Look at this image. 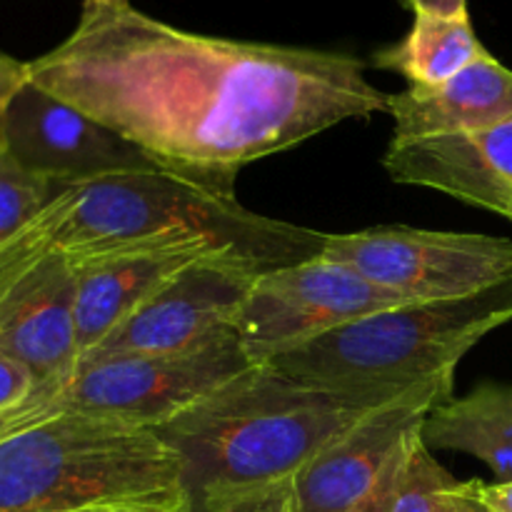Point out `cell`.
Listing matches in <instances>:
<instances>
[{"label":"cell","instance_id":"6da1fadb","mask_svg":"<svg viewBox=\"0 0 512 512\" xmlns=\"http://www.w3.org/2000/svg\"><path fill=\"white\" fill-rule=\"evenodd\" d=\"M28 78L168 173L230 190L245 165L390 105L355 55L190 33L133 5L83 8Z\"/></svg>","mask_w":512,"mask_h":512},{"label":"cell","instance_id":"7a4b0ae2","mask_svg":"<svg viewBox=\"0 0 512 512\" xmlns=\"http://www.w3.org/2000/svg\"><path fill=\"white\" fill-rule=\"evenodd\" d=\"M410 388H330L255 363L155 433L180 465L190 508L205 512L293 480L320 450Z\"/></svg>","mask_w":512,"mask_h":512},{"label":"cell","instance_id":"3957f363","mask_svg":"<svg viewBox=\"0 0 512 512\" xmlns=\"http://www.w3.org/2000/svg\"><path fill=\"white\" fill-rule=\"evenodd\" d=\"M45 210L53 253H63L73 265L205 243L268 273L315 258L328 238L253 213L238 203L235 190L168 170L63 188Z\"/></svg>","mask_w":512,"mask_h":512},{"label":"cell","instance_id":"277c9868","mask_svg":"<svg viewBox=\"0 0 512 512\" xmlns=\"http://www.w3.org/2000/svg\"><path fill=\"white\" fill-rule=\"evenodd\" d=\"M193 510L155 430L60 413L0 440V512Z\"/></svg>","mask_w":512,"mask_h":512},{"label":"cell","instance_id":"5b68a950","mask_svg":"<svg viewBox=\"0 0 512 512\" xmlns=\"http://www.w3.org/2000/svg\"><path fill=\"white\" fill-rule=\"evenodd\" d=\"M512 320V275L465 298L423 300L373 313L265 363L330 388H413L450 375Z\"/></svg>","mask_w":512,"mask_h":512},{"label":"cell","instance_id":"8992f818","mask_svg":"<svg viewBox=\"0 0 512 512\" xmlns=\"http://www.w3.org/2000/svg\"><path fill=\"white\" fill-rule=\"evenodd\" d=\"M255 365L238 333L175 355L80 360L43 398V420L60 413L158 430Z\"/></svg>","mask_w":512,"mask_h":512},{"label":"cell","instance_id":"52a82bcc","mask_svg":"<svg viewBox=\"0 0 512 512\" xmlns=\"http://www.w3.org/2000/svg\"><path fill=\"white\" fill-rule=\"evenodd\" d=\"M320 255L358 270L408 303L465 298L512 275V240L380 225L328 235Z\"/></svg>","mask_w":512,"mask_h":512},{"label":"cell","instance_id":"ba28073f","mask_svg":"<svg viewBox=\"0 0 512 512\" xmlns=\"http://www.w3.org/2000/svg\"><path fill=\"white\" fill-rule=\"evenodd\" d=\"M408 300L325 255L255 278L235 333L255 363Z\"/></svg>","mask_w":512,"mask_h":512},{"label":"cell","instance_id":"9c48e42d","mask_svg":"<svg viewBox=\"0 0 512 512\" xmlns=\"http://www.w3.org/2000/svg\"><path fill=\"white\" fill-rule=\"evenodd\" d=\"M453 385L455 373L413 385L320 450L293 478L295 512H380L405 448Z\"/></svg>","mask_w":512,"mask_h":512},{"label":"cell","instance_id":"30bf717a","mask_svg":"<svg viewBox=\"0 0 512 512\" xmlns=\"http://www.w3.org/2000/svg\"><path fill=\"white\" fill-rule=\"evenodd\" d=\"M0 150L25 173L58 188L163 170L138 145L30 80L0 118Z\"/></svg>","mask_w":512,"mask_h":512},{"label":"cell","instance_id":"8fae6325","mask_svg":"<svg viewBox=\"0 0 512 512\" xmlns=\"http://www.w3.org/2000/svg\"><path fill=\"white\" fill-rule=\"evenodd\" d=\"M258 275L260 270L243 258L205 255L165 283L80 360L190 353L233 335Z\"/></svg>","mask_w":512,"mask_h":512},{"label":"cell","instance_id":"7c38bea8","mask_svg":"<svg viewBox=\"0 0 512 512\" xmlns=\"http://www.w3.org/2000/svg\"><path fill=\"white\" fill-rule=\"evenodd\" d=\"M75 265L50 253L0 298V353L30 370L38 388H60L78 365Z\"/></svg>","mask_w":512,"mask_h":512},{"label":"cell","instance_id":"4fadbf2b","mask_svg":"<svg viewBox=\"0 0 512 512\" xmlns=\"http://www.w3.org/2000/svg\"><path fill=\"white\" fill-rule=\"evenodd\" d=\"M205 255H230L205 243L118 253L75 265V328L80 358L148 303L165 283ZM238 258V255H235Z\"/></svg>","mask_w":512,"mask_h":512},{"label":"cell","instance_id":"5bb4252c","mask_svg":"<svg viewBox=\"0 0 512 512\" xmlns=\"http://www.w3.org/2000/svg\"><path fill=\"white\" fill-rule=\"evenodd\" d=\"M388 113L393 143L483 133L512 120V70L488 53L445 83L390 95Z\"/></svg>","mask_w":512,"mask_h":512},{"label":"cell","instance_id":"9a60e30c","mask_svg":"<svg viewBox=\"0 0 512 512\" xmlns=\"http://www.w3.org/2000/svg\"><path fill=\"white\" fill-rule=\"evenodd\" d=\"M383 168L395 183L438 190L512 223V180L495 173L465 135L390 143Z\"/></svg>","mask_w":512,"mask_h":512},{"label":"cell","instance_id":"2e32d148","mask_svg":"<svg viewBox=\"0 0 512 512\" xmlns=\"http://www.w3.org/2000/svg\"><path fill=\"white\" fill-rule=\"evenodd\" d=\"M428 448L478 458L500 480H512V385L483 383L445 400L425 418Z\"/></svg>","mask_w":512,"mask_h":512},{"label":"cell","instance_id":"e0dca14e","mask_svg":"<svg viewBox=\"0 0 512 512\" xmlns=\"http://www.w3.org/2000/svg\"><path fill=\"white\" fill-rule=\"evenodd\" d=\"M483 55L488 50L475 35L468 13L455 18L415 13L410 33L400 43L378 50L373 65L403 75L410 85L430 88L450 80Z\"/></svg>","mask_w":512,"mask_h":512},{"label":"cell","instance_id":"ac0fdd59","mask_svg":"<svg viewBox=\"0 0 512 512\" xmlns=\"http://www.w3.org/2000/svg\"><path fill=\"white\" fill-rule=\"evenodd\" d=\"M458 485L460 480L433 458L420 430L400 458L380 512H453Z\"/></svg>","mask_w":512,"mask_h":512},{"label":"cell","instance_id":"d6986e66","mask_svg":"<svg viewBox=\"0 0 512 512\" xmlns=\"http://www.w3.org/2000/svg\"><path fill=\"white\" fill-rule=\"evenodd\" d=\"M63 188L25 173L0 150V245L23 230Z\"/></svg>","mask_w":512,"mask_h":512},{"label":"cell","instance_id":"ffe728a7","mask_svg":"<svg viewBox=\"0 0 512 512\" xmlns=\"http://www.w3.org/2000/svg\"><path fill=\"white\" fill-rule=\"evenodd\" d=\"M205 512H295L293 480L235 495V498L223 500Z\"/></svg>","mask_w":512,"mask_h":512},{"label":"cell","instance_id":"44dd1931","mask_svg":"<svg viewBox=\"0 0 512 512\" xmlns=\"http://www.w3.org/2000/svg\"><path fill=\"white\" fill-rule=\"evenodd\" d=\"M465 138L475 145V150L483 155V160L495 173L512 180V120H505L483 133L465 135Z\"/></svg>","mask_w":512,"mask_h":512},{"label":"cell","instance_id":"7402d4cb","mask_svg":"<svg viewBox=\"0 0 512 512\" xmlns=\"http://www.w3.org/2000/svg\"><path fill=\"white\" fill-rule=\"evenodd\" d=\"M35 388L38 385H35V378L30 375V370L25 365H20L18 360L0 353V413H8V410L25 403L33 395Z\"/></svg>","mask_w":512,"mask_h":512},{"label":"cell","instance_id":"603a6c76","mask_svg":"<svg viewBox=\"0 0 512 512\" xmlns=\"http://www.w3.org/2000/svg\"><path fill=\"white\" fill-rule=\"evenodd\" d=\"M28 80V63H20V60L10 58V55L0 53V118H3L10 100L18 95V90Z\"/></svg>","mask_w":512,"mask_h":512},{"label":"cell","instance_id":"cb8c5ba5","mask_svg":"<svg viewBox=\"0 0 512 512\" xmlns=\"http://www.w3.org/2000/svg\"><path fill=\"white\" fill-rule=\"evenodd\" d=\"M478 498L488 505L490 512H512V480H498V483L478 480Z\"/></svg>","mask_w":512,"mask_h":512},{"label":"cell","instance_id":"d4e9b609","mask_svg":"<svg viewBox=\"0 0 512 512\" xmlns=\"http://www.w3.org/2000/svg\"><path fill=\"white\" fill-rule=\"evenodd\" d=\"M413 13L443 15V18H455V15L468 13V0H400Z\"/></svg>","mask_w":512,"mask_h":512},{"label":"cell","instance_id":"484cf974","mask_svg":"<svg viewBox=\"0 0 512 512\" xmlns=\"http://www.w3.org/2000/svg\"><path fill=\"white\" fill-rule=\"evenodd\" d=\"M453 512H490L488 505L478 498V480H465L453 495Z\"/></svg>","mask_w":512,"mask_h":512},{"label":"cell","instance_id":"4316f807","mask_svg":"<svg viewBox=\"0 0 512 512\" xmlns=\"http://www.w3.org/2000/svg\"><path fill=\"white\" fill-rule=\"evenodd\" d=\"M23 428H28V425L18 418L15 408L8 410V413H0V440L10 438V435H15L18 430H23Z\"/></svg>","mask_w":512,"mask_h":512},{"label":"cell","instance_id":"83f0119b","mask_svg":"<svg viewBox=\"0 0 512 512\" xmlns=\"http://www.w3.org/2000/svg\"><path fill=\"white\" fill-rule=\"evenodd\" d=\"M78 512H195V510H160V508H93Z\"/></svg>","mask_w":512,"mask_h":512},{"label":"cell","instance_id":"f1b7e54d","mask_svg":"<svg viewBox=\"0 0 512 512\" xmlns=\"http://www.w3.org/2000/svg\"><path fill=\"white\" fill-rule=\"evenodd\" d=\"M130 0H85L83 8H128Z\"/></svg>","mask_w":512,"mask_h":512},{"label":"cell","instance_id":"f546056e","mask_svg":"<svg viewBox=\"0 0 512 512\" xmlns=\"http://www.w3.org/2000/svg\"><path fill=\"white\" fill-rule=\"evenodd\" d=\"M5 283V278H3V273H0V298H3L5 293H8V285H3Z\"/></svg>","mask_w":512,"mask_h":512}]
</instances>
